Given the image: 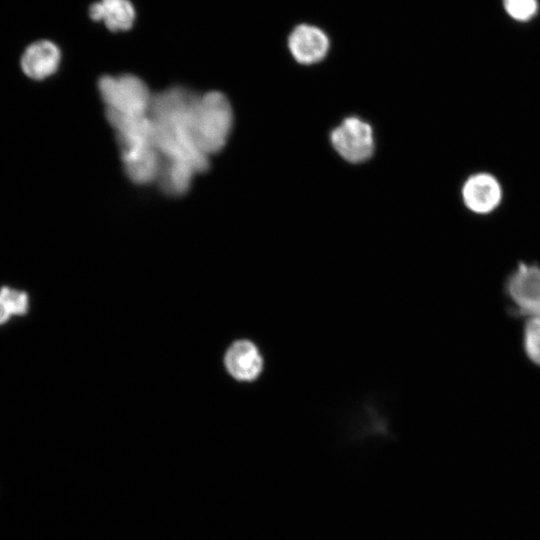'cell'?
Here are the masks:
<instances>
[{
    "label": "cell",
    "mask_w": 540,
    "mask_h": 540,
    "mask_svg": "<svg viewBox=\"0 0 540 540\" xmlns=\"http://www.w3.org/2000/svg\"><path fill=\"white\" fill-rule=\"evenodd\" d=\"M125 171L135 183L146 184L157 179L162 157L153 143L122 146Z\"/></svg>",
    "instance_id": "5"
},
{
    "label": "cell",
    "mask_w": 540,
    "mask_h": 540,
    "mask_svg": "<svg viewBox=\"0 0 540 540\" xmlns=\"http://www.w3.org/2000/svg\"><path fill=\"white\" fill-rule=\"evenodd\" d=\"M289 50L301 64H314L321 61L329 50V39L320 28L301 24L295 27L288 38Z\"/></svg>",
    "instance_id": "6"
},
{
    "label": "cell",
    "mask_w": 540,
    "mask_h": 540,
    "mask_svg": "<svg viewBox=\"0 0 540 540\" xmlns=\"http://www.w3.org/2000/svg\"><path fill=\"white\" fill-rule=\"evenodd\" d=\"M60 60L61 52L56 44L39 40L25 49L21 57V68L29 78L43 80L57 71Z\"/></svg>",
    "instance_id": "8"
},
{
    "label": "cell",
    "mask_w": 540,
    "mask_h": 540,
    "mask_svg": "<svg viewBox=\"0 0 540 540\" xmlns=\"http://www.w3.org/2000/svg\"><path fill=\"white\" fill-rule=\"evenodd\" d=\"M0 296L4 299L12 315H23L28 310V295L19 290L4 286L0 289Z\"/></svg>",
    "instance_id": "14"
},
{
    "label": "cell",
    "mask_w": 540,
    "mask_h": 540,
    "mask_svg": "<svg viewBox=\"0 0 540 540\" xmlns=\"http://www.w3.org/2000/svg\"><path fill=\"white\" fill-rule=\"evenodd\" d=\"M523 348L529 360L540 367V318L526 320L523 330Z\"/></svg>",
    "instance_id": "12"
},
{
    "label": "cell",
    "mask_w": 540,
    "mask_h": 540,
    "mask_svg": "<svg viewBox=\"0 0 540 540\" xmlns=\"http://www.w3.org/2000/svg\"><path fill=\"white\" fill-rule=\"evenodd\" d=\"M505 292L516 313L528 319L540 318V267L521 263L508 276Z\"/></svg>",
    "instance_id": "3"
},
{
    "label": "cell",
    "mask_w": 540,
    "mask_h": 540,
    "mask_svg": "<svg viewBox=\"0 0 540 540\" xmlns=\"http://www.w3.org/2000/svg\"><path fill=\"white\" fill-rule=\"evenodd\" d=\"M224 362L228 372L240 381L256 379L263 367L262 356L258 348L248 340L234 342L228 348Z\"/></svg>",
    "instance_id": "9"
},
{
    "label": "cell",
    "mask_w": 540,
    "mask_h": 540,
    "mask_svg": "<svg viewBox=\"0 0 540 540\" xmlns=\"http://www.w3.org/2000/svg\"><path fill=\"white\" fill-rule=\"evenodd\" d=\"M98 87L107 111L124 116L149 114L153 97L147 85L137 76L106 75L100 78Z\"/></svg>",
    "instance_id": "2"
},
{
    "label": "cell",
    "mask_w": 540,
    "mask_h": 540,
    "mask_svg": "<svg viewBox=\"0 0 540 540\" xmlns=\"http://www.w3.org/2000/svg\"><path fill=\"white\" fill-rule=\"evenodd\" d=\"M12 316L4 299L0 296V324H4Z\"/></svg>",
    "instance_id": "15"
},
{
    "label": "cell",
    "mask_w": 540,
    "mask_h": 540,
    "mask_svg": "<svg viewBox=\"0 0 540 540\" xmlns=\"http://www.w3.org/2000/svg\"><path fill=\"white\" fill-rule=\"evenodd\" d=\"M331 143L345 160L360 163L373 153V131L368 123L349 117L331 132Z\"/></svg>",
    "instance_id": "4"
},
{
    "label": "cell",
    "mask_w": 540,
    "mask_h": 540,
    "mask_svg": "<svg viewBox=\"0 0 540 540\" xmlns=\"http://www.w3.org/2000/svg\"><path fill=\"white\" fill-rule=\"evenodd\" d=\"M507 14L517 21H528L537 12V0H503Z\"/></svg>",
    "instance_id": "13"
},
{
    "label": "cell",
    "mask_w": 540,
    "mask_h": 540,
    "mask_svg": "<svg viewBox=\"0 0 540 540\" xmlns=\"http://www.w3.org/2000/svg\"><path fill=\"white\" fill-rule=\"evenodd\" d=\"M197 171L188 163L163 159L157 179L161 188L170 195H181L190 186L193 175Z\"/></svg>",
    "instance_id": "11"
},
{
    "label": "cell",
    "mask_w": 540,
    "mask_h": 540,
    "mask_svg": "<svg viewBox=\"0 0 540 540\" xmlns=\"http://www.w3.org/2000/svg\"><path fill=\"white\" fill-rule=\"evenodd\" d=\"M89 15L95 21H103L114 32L132 27L135 10L129 0H100L90 6Z\"/></svg>",
    "instance_id": "10"
},
{
    "label": "cell",
    "mask_w": 540,
    "mask_h": 540,
    "mask_svg": "<svg viewBox=\"0 0 540 540\" xmlns=\"http://www.w3.org/2000/svg\"><path fill=\"white\" fill-rule=\"evenodd\" d=\"M232 109L221 92L194 97L188 112V130L200 152L209 156L225 145L232 127Z\"/></svg>",
    "instance_id": "1"
},
{
    "label": "cell",
    "mask_w": 540,
    "mask_h": 540,
    "mask_svg": "<svg viewBox=\"0 0 540 540\" xmlns=\"http://www.w3.org/2000/svg\"><path fill=\"white\" fill-rule=\"evenodd\" d=\"M462 197L468 209L475 213L486 214L499 205L502 190L494 176L488 173H477L465 181Z\"/></svg>",
    "instance_id": "7"
}]
</instances>
